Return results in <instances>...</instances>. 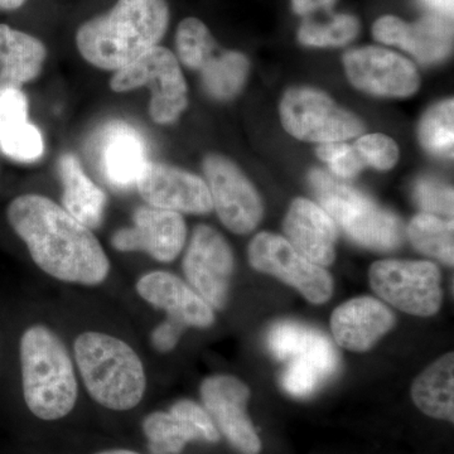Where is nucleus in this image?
Here are the masks:
<instances>
[{
	"label": "nucleus",
	"mask_w": 454,
	"mask_h": 454,
	"mask_svg": "<svg viewBox=\"0 0 454 454\" xmlns=\"http://www.w3.org/2000/svg\"><path fill=\"white\" fill-rule=\"evenodd\" d=\"M325 381H327V379L318 370L300 363H288L282 376L284 389L297 397L309 396Z\"/></svg>",
	"instance_id": "obj_35"
},
{
	"label": "nucleus",
	"mask_w": 454,
	"mask_h": 454,
	"mask_svg": "<svg viewBox=\"0 0 454 454\" xmlns=\"http://www.w3.org/2000/svg\"><path fill=\"white\" fill-rule=\"evenodd\" d=\"M249 396V387L234 376H211L201 385L203 405L217 430L239 453L259 454L262 442L247 413Z\"/></svg>",
	"instance_id": "obj_13"
},
{
	"label": "nucleus",
	"mask_w": 454,
	"mask_h": 454,
	"mask_svg": "<svg viewBox=\"0 0 454 454\" xmlns=\"http://www.w3.org/2000/svg\"><path fill=\"white\" fill-rule=\"evenodd\" d=\"M212 205L223 225L236 234H247L264 214L262 199L241 169L229 158L210 154L203 162Z\"/></svg>",
	"instance_id": "obj_10"
},
{
	"label": "nucleus",
	"mask_w": 454,
	"mask_h": 454,
	"mask_svg": "<svg viewBox=\"0 0 454 454\" xmlns=\"http://www.w3.org/2000/svg\"><path fill=\"white\" fill-rule=\"evenodd\" d=\"M289 244L319 267L336 259L337 227L327 212L307 199H295L284 219Z\"/></svg>",
	"instance_id": "obj_18"
},
{
	"label": "nucleus",
	"mask_w": 454,
	"mask_h": 454,
	"mask_svg": "<svg viewBox=\"0 0 454 454\" xmlns=\"http://www.w3.org/2000/svg\"><path fill=\"white\" fill-rule=\"evenodd\" d=\"M176 47L182 64L197 71H201L203 66L217 52V44L210 29L201 20L192 17L179 23Z\"/></svg>",
	"instance_id": "obj_30"
},
{
	"label": "nucleus",
	"mask_w": 454,
	"mask_h": 454,
	"mask_svg": "<svg viewBox=\"0 0 454 454\" xmlns=\"http://www.w3.org/2000/svg\"><path fill=\"white\" fill-rule=\"evenodd\" d=\"M26 0H0V8L5 11H13L25 4Z\"/></svg>",
	"instance_id": "obj_39"
},
{
	"label": "nucleus",
	"mask_w": 454,
	"mask_h": 454,
	"mask_svg": "<svg viewBox=\"0 0 454 454\" xmlns=\"http://www.w3.org/2000/svg\"><path fill=\"white\" fill-rule=\"evenodd\" d=\"M136 186L148 205L163 210L206 215L214 208L202 178L168 164L146 163Z\"/></svg>",
	"instance_id": "obj_15"
},
{
	"label": "nucleus",
	"mask_w": 454,
	"mask_h": 454,
	"mask_svg": "<svg viewBox=\"0 0 454 454\" xmlns=\"http://www.w3.org/2000/svg\"><path fill=\"white\" fill-rule=\"evenodd\" d=\"M0 149L23 163L35 162L43 154V138L28 121V100L20 89L0 90Z\"/></svg>",
	"instance_id": "obj_22"
},
{
	"label": "nucleus",
	"mask_w": 454,
	"mask_h": 454,
	"mask_svg": "<svg viewBox=\"0 0 454 454\" xmlns=\"http://www.w3.org/2000/svg\"><path fill=\"white\" fill-rule=\"evenodd\" d=\"M317 155L330 167L337 177L343 179L356 177L364 167V162L354 146L343 142L322 143L317 148Z\"/></svg>",
	"instance_id": "obj_34"
},
{
	"label": "nucleus",
	"mask_w": 454,
	"mask_h": 454,
	"mask_svg": "<svg viewBox=\"0 0 454 454\" xmlns=\"http://www.w3.org/2000/svg\"><path fill=\"white\" fill-rule=\"evenodd\" d=\"M98 454H140L137 452H133V450H106V452H101Z\"/></svg>",
	"instance_id": "obj_40"
},
{
	"label": "nucleus",
	"mask_w": 454,
	"mask_h": 454,
	"mask_svg": "<svg viewBox=\"0 0 454 454\" xmlns=\"http://www.w3.org/2000/svg\"><path fill=\"white\" fill-rule=\"evenodd\" d=\"M408 234L415 249L452 267L453 221L439 219L435 215L423 212L411 221Z\"/></svg>",
	"instance_id": "obj_28"
},
{
	"label": "nucleus",
	"mask_w": 454,
	"mask_h": 454,
	"mask_svg": "<svg viewBox=\"0 0 454 454\" xmlns=\"http://www.w3.org/2000/svg\"><path fill=\"white\" fill-rule=\"evenodd\" d=\"M395 325L393 312L380 301L358 297L345 301L331 317V330L340 348L367 351Z\"/></svg>",
	"instance_id": "obj_20"
},
{
	"label": "nucleus",
	"mask_w": 454,
	"mask_h": 454,
	"mask_svg": "<svg viewBox=\"0 0 454 454\" xmlns=\"http://www.w3.org/2000/svg\"><path fill=\"white\" fill-rule=\"evenodd\" d=\"M427 7L435 12V14H441L444 17H452L453 0H422Z\"/></svg>",
	"instance_id": "obj_38"
},
{
	"label": "nucleus",
	"mask_w": 454,
	"mask_h": 454,
	"mask_svg": "<svg viewBox=\"0 0 454 454\" xmlns=\"http://www.w3.org/2000/svg\"><path fill=\"white\" fill-rule=\"evenodd\" d=\"M454 103L452 98L430 107L420 121L419 142L430 154L438 157H453Z\"/></svg>",
	"instance_id": "obj_29"
},
{
	"label": "nucleus",
	"mask_w": 454,
	"mask_h": 454,
	"mask_svg": "<svg viewBox=\"0 0 454 454\" xmlns=\"http://www.w3.org/2000/svg\"><path fill=\"white\" fill-rule=\"evenodd\" d=\"M370 284L379 297L409 315L429 317L441 309V271L415 260H380L370 268Z\"/></svg>",
	"instance_id": "obj_8"
},
{
	"label": "nucleus",
	"mask_w": 454,
	"mask_h": 454,
	"mask_svg": "<svg viewBox=\"0 0 454 454\" xmlns=\"http://www.w3.org/2000/svg\"><path fill=\"white\" fill-rule=\"evenodd\" d=\"M336 0H292L293 11L300 16H309L319 9H331Z\"/></svg>",
	"instance_id": "obj_37"
},
{
	"label": "nucleus",
	"mask_w": 454,
	"mask_h": 454,
	"mask_svg": "<svg viewBox=\"0 0 454 454\" xmlns=\"http://www.w3.org/2000/svg\"><path fill=\"white\" fill-rule=\"evenodd\" d=\"M145 85L152 92V119L162 125L177 121L187 107V83L178 59L168 49L153 47L133 64L115 71L110 82L115 92L130 91Z\"/></svg>",
	"instance_id": "obj_6"
},
{
	"label": "nucleus",
	"mask_w": 454,
	"mask_h": 454,
	"mask_svg": "<svg viewBox=\"0 0 454 454\" xmlns=\"http://www.w3.org/2000/svg\"><path fill=\"white\" fill-rule=\"evenodd\" d=\"M267 342L278 360L316 367L327 380L339 370V355L333 343L325 333L309 325L278 322L269 330Z\"/></svg>",
	"instance_id": "obj_21"
},
{
	"label": "nucleus",
	"mask_w": 454,
	"mask_h": 454,
	"mask_svg": "<svg viewBox=\"0 0 454 454\" xmlns=\"http://www.w3.org/2000/svg\"><path fill=\"white\" fill-rule=\"evenodd\" d=\"M74 358L86 389L98 404L129 411L145 396V367L124 340L106 333H82L74 340Z\"/></svg>",
	"instance_id": "obj_4"
},
{
	"label": "nucleus",
	"mask_w": 454,
	"mask_h": 454,
	"mask_svg": "<svg viewBox=\"0 0 454 454\" xmlns=\"http://www.w3.org/2000/svg\"><path fill=\"white\" fill-rule=\"evenodd\" d=\"M59 177L64 186L65 210L77 221L97 229L103 221L106 195L86 175L74 154L62 155L59 163Z\"/></svg>",
	"instance_id": "obj_24"
},
{
	"label": "nucleus",
	"mask_w": 454,
	"mask_h": 454,
	"mask_svg": "<svg viewBox=\"0 0 454 454\" xmlns=\"http://www.w3.org/2000/svg\"><path fill=\"white\" fill-rule=\"evenodd\" d=\"M134 225L113 236L119 252H145L158 262H169L179 255L186 243L187 227L179 212L154 206H140L134 212Z\"/></svg>",
	"instance_id": "obj_14"
},
{
	"label": "nucleus",
	"mask_w": 454,
	"mask_h": 454,
	"mask_svg": "<svg viewBox=\"0 0 454 454\" xmlns=\"http://www.w3.org/2000/svg\"><path fill=\"white\" fill-rule=\"evenodd\" d=\"M349 82L378 97L408 98L420 86V76L411 59L382 47L349 50L343 57Z\"/></svg>",
	"instance_id": "obj_11"
},
{
	"label": "nucleus",
	"mask_w": 454,
	"mask_h": 454,
	"mask_svg": "<svg viewBox=\"0 0 454 454\" xmlns=\"http://www.w3.org/2000/svg\"><path fill=\"white\" fill-rule=\"evenodd\" d=\"M415 405L429 417L454 422V355H444L418 376L411 387Z\"/></svg>",
	"instance_id": "obj_25"
},
{
	"label": "nucleus",
	"mask_w": 454,
	"mask_h": 454,
	"mask_svg": "<svg viewBox=\"0 0 454 454\" xmlns=\"http://www.w3.org/2000/svg\"><path fill=\"white\" fill-rule=\"evenodd\" d=\"M202 85L210 97L230 100L243 90L249 74V59L235 51H226L212 57L200 71Z\"/></svg>",
	"instance_id": "obj_27"
},
{
	"label": "nucleus",
	"mask_w": 454,
	"mask_h": 454,
	"mask_svg": "<svg viewBox=\"0 0 454 454\" xmlns=\"http://www.w3.org/2000/svg\"><path fill=\"white\" fill-rule=\"evenodd\" d=\"M143 430L152 454H179L188 442L205 441L201 430L173 409L169 413L149 414L143 422Z\"/></svg>",
	"instance_id": "obj_26"
},
{
	"label": "nucleus",
	"mask_w": 454,
	"mask_h": 454,
	"mask_svg": "<svg viewBox=\"0 0 454 454\" xmlns=\"http://www.w3.org/2000/svg\"><path fill=\"white\" fill-rule=\"evenodd\" d=\"M184 328L186 327L184 325L179 324L175 319H167L162 325H158L153 334H152L154 348L160 352H168L175 348Z\"/></svg>",
	"instance_id": "obj_36"
},
{
	"label": "nucleus",
	"mask_w": 454,
	"mask_h": 454,
	"mask_svg": "<svg viewBox=\"0 0 454 454\" xmlns=\"http://www.w3.org/2000/svg\"><path fill=\"white\" fill-rule=\"evenodd\" d=\"M97 140L98 163L107 184L118 190L133 187L149 162L142 134L127 122L114 121Z\"/></svg>",
	"instance_id": "obj_17"
},
{
	"label": "nucleus",
	"mask_w": 454,
	"mask_h": 454,
	"mask_svg": "<svg viewBox=\"0 0 454 454\" xmlns=\"http://www.w3.org/2000/svg\"><path fill=\"white\" fill-rule=\"evenodd\" d=\"M360 22L351 14H337L328 23L303 20L298 31V40L309 47L345 46L357 37Z\"/></svg>",
	"instance_id": "obj_31"
},
{
	"label": "nucleus",
	"mask_w": 454,
	"mask_h": 454,
	"mask_svg": "<svg viewBox=\"0 0 454 454\" xmlns=\"http://www.w3.org/2000/svg\"><path fill=\"white\" fill-rule=\"evenodd\" d=\"M414 196L427 214L453 216V190L443 182L432 177L418 179Z\"/></svg>",
	"instance_id": "obj_33"
},
{
	"label": "nucleus",
	"mask_w": 454,
	"mask_h": 454,
	"mask_svg": "<svg viewBox=\"0 0 454 454\" xmlns=\"http://www.w3.org/2000/svg\"><path fill=\"white\" fill-rule=\"evenodd\" d=\"M376 41L411 53L422 64L446 59L452 50L453 27L450 17L430 14L414 23L395 16L379 18L372 26Z\"/></svg>",
	"instance_id": "obj_16"
},
{
	"label": "nucleus",
	"mask_w": 454,
	"mask_h": 454,
	"mask_svg": "<svg viewBox=\"0 0 454 454\" xmlns=\"http://www.w3.org/2000/svg\"><path fill=\"white\" fill-rule=\"evenodd\" d=\"M309 184L322 208L355 243L380 252L402 245L403 223L393 212L321 169L309 173Z\"/></svg>",
	"instance_id": "obj_5"
},
{
	"label": "nucleus",
	"mask_w": 454,
	"mask_h": 454,
	"mask_svg": "<svg viewBox=\"0 0 454 454\" xmlns=\"http://www.w3.org/2000/svg\"><path fill=\"white\" fill-rule=\"evenodd\" d=\"M354 148L364 163L378 170H389L399 160L396 143L384 134H367L361 137Z\"/></svg>",
	"instance_id": "obj_32"
},
{
	"label": "nucleus",
	"mask_w": 454,
	"mask_h": 454,
	"mask_svg": "<svg viewBox=\"0 0 454 454\" xmlns=\"http://www.w3.org/2000/svg\"><path fill=\"white\" fill-rule=\"evenodd\" d=\"M184 270L188 282L211 307L223 309L226 306L234 255L220 232L210 226L196 227L184 255Z\"/></svg>",
	"instance_id": "obj_12"
},
{
	"label": "nucleus",
	"mask_w": 454,
	"mask_h": 454,
	"mask_svg": "<svg viewBox=\"0 0 454 454\" xmlns=\"http://www.w3.org/2000/svg\"><path fill=\"white\" fill-rule=\"evenodd\" d=\"M284 129L304 142L331 143L356 138L365 130L364 122L321 90L297 86L286 90L280 101Z\"/></svg>",
	"instance_id": "obj_7"
},
{
	"label": "nucleus",
	"mask_w": 454,
	"mask_h": 454,
	"mask_svg": "<svg viewBox=\"0 0 454 454\" xmlns=\"http://www.w3.org/2000/svg\"><path fill=\"white\" fill-rule=\"evenodd\" d=\"M7 214L44 273L83 286H98L109 276L110 262L97 236L56 202L23 195L11 202Z\"/></svg>",
	"instance_id": "obj_1"
},
{
	"label": "nucleus",
	"mask_w": 454,
	"mask_h": 454,
	"mask_svg": "<svg viewBox=\"0 0 454 454\" xmlns=\"http://www.w3.org/2000/svg\"><path fill=\"white\" fill-rule=\"evenodd\" d=\"M23 394L35 417L57 420L73 411L77 381L62 340L44 325L28 328L20 339Z\"/></svg>",
	"instance_id": "obj_3"
},
{
	"label": "nucleus",
	"mask_w": 454,
	"mask_h": 454,
	"mask_svg": "<svg viewBox=\"0 0 454 454\" xmlns=\"http://www.w3.org/2000/svg\"><path fill=\"white\" fill-rule=\"evenodd\" d=\"M168 23L166 0H118L109 13L80 27L77 49L95 67L118 71L158 46Z\"/></svg>",
	"instance_id": "obj_2"
},
{
	"label": "nucleus",
	"mask_w": 454,
	"mask_h": 454,
	"mask_svg": "<svg viewBox=\"0 0 454 454\" xmlns=\"http://www.w3.org/2000/svg\"><path fill=\"white\" fill-rule=\"evenodd\" d=\"M47 51L40 40L0 25V90L22 89L41 74Z\"/></svg>",
	"instance_id": "obj_23"
},
{
	"label": "nucleus",
	"mask_w": 454,
	"mask_h": 454,
	"mask_svg": "<svg viewBox=\"0 0 454 454\" xmlns=\"http://www.w3.org/2000/svg\"><path fill=\"white\" fill-rule=\"evenodd\" d=\"M137 291L143 300L155 309L166 310L168 318L184 327L206 328L214 324L210 304L184 280L167 271L145 274L137 283Z\"/></svg>",
	"instance_id": "obj_19"
},
{
	"label": "nucleus",
	"mask_w": 454,
	"mask_h": 454,
	"mask_svg": "<svg viewBox=\"0 0 454 454\" xmlns=\"http://www.w3.org/2000/svg\"><path fill=\"white\" fill-rule=\"evenodd\" d=\"M247 255L253 268L279 278L300 291L310 303H325L333 295L330 274L301 255L282 236L260 232L250 243Z\"/></svg>",
	"instance_id": "obj_9"
}]
</instances>
